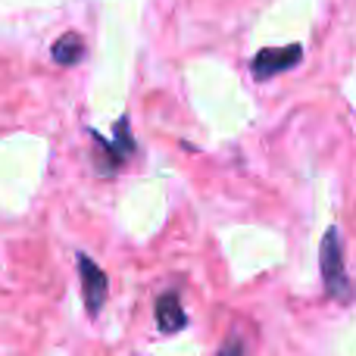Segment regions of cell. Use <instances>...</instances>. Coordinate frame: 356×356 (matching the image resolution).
<instances>
[{
  "label": "cell",
  "instance_id": "1",
  "mask_svg": "<svg viewBox=\"0 0 356 356\" xmlns=\"http://www.w3.org/2000/svg\"><path fill=\"white\" fill-rule=\"evenodd\" d=\"M319 266H322V282H325V294L338 303L353 300V284L347 278V263H344V244H341L338 228H328L319 247Z\"/></svg>",
  "mask_w": 356,
  "mask_h": 356
},
{
  "label": "cell",
  "instance_id": "2",
  "mask_svg": "<svg viewBox=\"0 0 356 356\" xmlns=\"http://www.w3.org/2000/svg\"><path fill=\"white\" fill-rule=\"evenodd\" d=\"M94 144H100V150L104 154H97V169L104 175H113L116 169H122L125 163L131 160V154H135V138H131V129H129V116H119L116 122V131H113V138L106 141V138L94 135Z\"/></svg>",
  "mask_w": 356,
  "mask_h": 356
},
{
  "label": "cell",
  "instance_id": "3",
  "mask_svg": "<svg viewBox=\"0 0 356 356\" xmlns=\"http://www.w3.org/2000/svg\"><path fill=\"white\" fill-rule=\"evenodd\" d=\"M300 60H303L300 44H288V47H266V50H259V54L253 56L250 72H253V79L266 81V79H275V75L294 69Z\"/></svg>",
  "mask_w": 356,
  "mask_h": 356
},
{
  "label": "cell",
  "instance_id": "4",
  "mask_svg": "<svg viewBox=\"0 0 356 356\" xmlns=\"http://www.w3.org/2000/svg\"><path fill=\"white\" fill-rule=\"evenodd\" d=\"M79 278H81V294H85V307L91 316H97L106 303V294H110V282H106V272L94 263L88 253H79Z\"/></svg>",
  "mask_w": 356,
  "mask_h": 356
},
{
  "label": "cell",
  "instance_id": "5",
  "mask_svg": "<svg viewBox=\"0 0 356 356\" xmlns=\"http://www.w3.org/2000/svg\"><path fill=\"white\" fill-rule=\"evenodd\" d=\"M156 325L166 334H175L188 325V313H184L181 300H178V291H166V294L156 300Z\"/></svg>",
  "mask_w": 356,
  "mask_h": 356
},
{
  "label": "cell",
  "instance_id": "6",
  "mask_svg": "<svg viewBox=\"0 0 356 356\" xmlns=\"http://www.w3.org/2000/svg\"><path fill=\"white\" fill-rule=\"evenodd\" d=\"M50 56H54V63H60V66H72V63H79L81 56H85V41H81V35L69 31V35L56 38Z\"/></svg>",
  "mask_w": 356,
  "mask_h": 356
},
{
  "label": "cell",
  "instance_id": "7",
  "mask_svg": "<svg viewBox=\"0 0 356 356\" xmlns=\"http://www.w3.org/2000/svg\"><path fill=\"white\" fill-rule=\"evenodd\" d=\"M219 356H244V341H241L238 334H232V338L219 347Z\"/></svg>",
  "mask_w": 356,
  "mask_h": 356
}]
</instances>
